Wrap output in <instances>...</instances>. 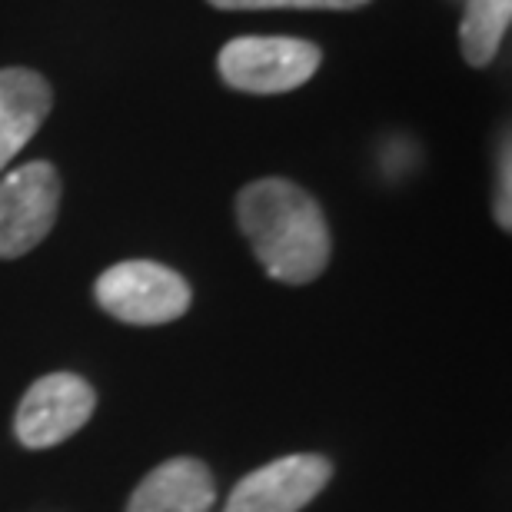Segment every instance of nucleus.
<instances>
[{
  "mask_svg": "<svg viewBox=\"0 0 512 512\" xmlns=\"http://www.w3.org/2000/svg\"><path fill=\"white\" fill-rule=\"evenodd\" d=\"M237 220L253 256L273 280L313 283L330 263L333 240L320 203L290 180L247 183L237 197Z\"/></svg>",
  "mask_w": 512,
  "mask_h": 512,
  "instance_id": "f257e3e1",
  "label": "nucleus"
},
{
  "mask_svg": "<svg viewBox=\"0 0 512 512\" xmlns=\"http://www.w3.org/2000/svg\"><path fill=\"white\" fill-rule=\"evenodd\" d=\"M100 310L130 326H163L190 310V283L170 266L153 260H124L94 283Z\"/></svg>",
  "mask_w": 512,
  "mask_h": 512,
  "instance_id": "f03ea898",
  "label": "nucleus"
},
{
  "mask_svg": "<svg viewBox=\"0 0 512 512\" xmlns=\"http://www.w3.org/2000/svg\"><path fill=\"white\" fill-rule=\"evenodd\" d=\"M320 70V47L296 37H237L220 50L223 84L243 94H286Z\"/></svg>",
  "mask_w": 512,
  "mask_h": 512,
  "instance_id": "7ed1b4c3",
  "label": "nucleus"
},
{
  "mask_svg": "<svg viewBox=\"0 0 512 512\" xmlns=\"http://www.w3.org/2000/svg\"><path fill=\"white\" fill-rule=\"evenodd\" d=\"M60 210V177L47 160H30L0 177V260H17L47 240Z\"/></svg>",
  "mask_w": 512,
  "mask_h": 512,
  "instance_id": "20e7f679",
  "label": "nucleus"
},
{
  "mask_svg": "<svg viewBox=\"0 0 512 512\" xmlns=\"http://www.w3.org/2000/svg\"><path fill=\"white\" fill-rule=\"evenodd\" d=\"M97 393L74 373H47L30 383L14 416V433L27 449L64 443L94 416Z\"/></svg>",
  "mask_w": 512,
  "mask_h": 512,
  "instance_id": "39448f33",
  "label": "nucleus"
},
{
  "mask_svg": "<svg viewBox=\"0 0 512 512\" xmlns=\"http://www.w3.org/2000/svg\"><path fill=\"white\" fill-rule=\"evenodd\" d=\"M330 479L333 463L326 456H280L243 476L223 512H300L323 493Z\"/></svg>",
  "mask_w": 512,
  "mask_h": 512,
  "instance_id": "423d86ee",
  "label": "nucleus"
},
{
  "mask_svg": "<svg viewBox=\"0 0 512 512\" xmlns=\"http://www.w3.org/2000/svg\"><path fill=\"white\" fill-rule=\"evenodd\" d=\"M217 503L210 469L193 456H173L133 489L127 512H210Z\"/></svg>",
  "mask_w": 512,
  "mask_h": 512,
  "instance_id": "0eeeda50",
  "label": "nucleus"
},
{
  "mask_svg": "<svg viewBox=\"0 0 512 512\" xmlns=\"http://www.w3.org/2000/svg\"><path fill=\"white\" fill-rule=\"evenodd\" d=\"M50 104H54V94L37 70H0V173L44 127Z\"/></svg>",
  "mask_w": 512,
  "mask_h": 512,
  "instance_id": "6e6552de",
  "label": "nucleus"
},
{
  "mask_svg": "<svg viewBox=\"0 0 512 512\" xmlns=\"http://www.w3.org/2000/svg\"><path fill=\"white\" fill-rule=\"evenodd\" d=\"M512 14V0H469L463 27H459V44H463L466 64L486 67L499 54V44L506 37Z\"/></svg>",
  "mask_w": 512,
  "mask_h": 512,
  "instance_id": "1a4fd4ad",
  "label": "nucleus"
},
{
  "mask_svg": "<svg viewBox=\"0 0 512 512\" xmlns=\"http://www.w3.org/2000/svg\"><path fill=\"white\" fill-rule=\"evenodd\" d=\"M210 4L220 10H356L366 7L370 0H210Z\"/></svg>",
  "mask_w": 512,
  "mask_h": 512,
  "instance_id": "9d476101",
  "label": "nucleus"
},
{
  "mask_svg": "<svg viewBox=\"0 0 512 512\" xmlns=\"http://www.w3.org/2000/svg\"><path fill=\"white\" fill-rule=\"evenodd\" d=\"M509 173H512V160H509V143H506L503 163H499V190H496V223L503 230L512 227V220H509Z\"/></svg>",
  "mask_w": 512,
  "mask_h": 512,
  "instance_id": "9b49d317",
  "label": "nucleus"
}]
</instances>
